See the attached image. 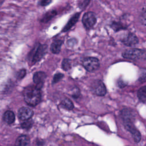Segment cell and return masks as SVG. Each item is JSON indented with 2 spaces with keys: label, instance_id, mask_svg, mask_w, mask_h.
I'll return each instance as SVG.
<instances>
[{
  "label": "cell",
  "instance_id": "12",
  "mask_svg": "<svg viewBox=\"0 0 146 146\" xmlns=\"http://www.w3.org/2000/svg\"><path fill=\"white\" fill-rule=\"evenodd\" d=\"M79 15H80V13H76L75 15H74L71 19L69 20V21L68 22V23L66 24V25L65 26V27L63 28V31H66L67 30H68L70 29H71L78 21L79 18Z\"/></svg>",
  "mask_w": 146,
  "mask_h": 146
},
{
  "label": "cell",
  "instance_id": "8",
  "mask_svg": "<svg viewBox=\"0 0 146 146\" xmlns=\"http://www.w3.org/2000/svg\"><path fill=\"white\" fill-rule=\"evenodd\" d=\"M33 111L26 107H23L19 108L18 111V116L21 120H28L33 115Z\"/></svg>",
  "mask_w": 146,
  "mask_h": 146
},
{
  "label": "cell",
  "instance_id": "1",
  "mask_svg": "<svg viewBox=\"0 0 146 146\" xmlns=\"http://www.w3.org/2000/svg\"><path fill=\"white\" fill-rule=\"evenodd\" d=\"M23 98L25 102L30 106L37 105L41 99L40 88L36 86H31L25 88L23 92Z\"/></svg>",
  "mask_w": 146,
  "mask_h": 146
},
{
  "label": "cell",
  "instance_id": "2",
  "mask_svg": "<svg viewBox=\"0 0 146 146\" xmlns=\"http://www.w3.org/2000/svg\"><path fill=\"white\" fill-rule=\"evenodd\" d=\"M145 54V52L139 48H131L124 51L122 56L126 59L131 60H137L141 58Z\"/></svg>",
  "mask_w": 146,
  "mask_h": 146
},
{
  "label": "cell",
  "instance_id": "4",
  "mask_svg": "<svg viewBox=\"0 0 146 146\" xmlns=\"http://www.w3.org/2000/svg\"><path fill=\"white\" fill-rule=\"evenodd\" d=\"M46 46L40 44L33 50V52L31 54V58L32 64L38 62L43 56L46 53Z\"/></svg>",
  "mask_w": 146,
  "mask_h": 146
},
{
  "label": "cell",
  "instance_id": "21",
  "mask_svg": "<svg viewBox=\"0 0 146 146\" xmlns=\"http://www.w3.org/2000/svg\"><path fill=\"white\" fill-rule=\"evenodd\" d=\"M63 77V75L61 73H58L54 75V78H53V83H57L58 82H59L62 78Z\"/></svg>",
  "mask_w": 146,
  "mask_h": 146
},
{
  "label": "cell",
  "instance_id": "18",
  "mask_svg": "<svg viewBox=\"0 0 146 146\" xmlns=\"http://www.w3.org/2000/svg\"><path fill=\"white\" fill-rule=\"evenodd\" d=\"M139 21L142 25L146 26V8L141 11L139 16Z\"/></svg>",
  "mask_w": 146,
  "mask_h": 146
},
{
  "label": "cell",
  "instance_id": "5",
  "mask_svg": "<svg viewBox=\"0 0 146 146\" xmlns=\"http://www.w3.org/2000/svg\"><path fill=\"white\" fill-rule=\"evenodd\" d=\"M91 91L98 96H104L106 95L107 90L104 83L99 80H96L91 85Z\"/></svg>",
  "mask_w": 146,
  "mask_h": 146
},
{
  "label": "cell",
  "instance_id": "19",
  "mask_svg": "<svg viewBox=\"0 0 146 146\" xmlns=\"http://www.w3.org/2000/svg\"><path fill=\"white\" fill-rule=\"evenodd\" d=\"M62 68L65 71H67L71 68V62L68 59H65L62 62Z\"/></svg>",
  "mask_w": 146,
  "mask_h": 146
},
{
  "label": "cell",
  "instance_id": "23",
  "mask_svg": "<svg viewBox=\"0 0 146 146\" xmlns=\"http://www.w3.org/2000/svg\"><path fill=\"white\" fill-rule=\"evenodd\" d=\"M25 74H26V70H21L18 73V75H17L18 76H17V77H18V79H21L23 78L25 76Z\"/></svg>",
  "mask_w": 146,
  "mask_h": 146
},
{
  "label": "cell",
  "instance_id": "9",
  "mask_svg": "<svg viewBox=\"0 0 146 146\" xmlns=\"http://www.w3.org/2000/svg\"><path fill=\"white\" fill-rule=\"evenodd\" d=\"M46 76V74L43 72L39 71L34 74L33 76V81L38 88L40 89L41 88L44 83Z\"/></svg>",
  "mask_w": 146,
  "mask_h": 146
},
{
  "label": "cell",
  "instance_id": "15",
  "mask_svg": "<svg viewBox=\"0 0 146 146\" xmlns=\"http://www.w3.org/2000/svg\"><path fill=\"white\" fill-rule=\"evenodd\" d=\"M60 107L67 109L68 110H71L74 108V104L71 100L68 98H65L64 100L62 101L60 104Z\"/></svg>",
  "mask_w": 146,
  "mask_h": 146
},
{
  "label": "cell",
  "instance_id": "14",
  "mask_svg": "<svg viewBox=\"0 0 146 146\" xmlns=\"http://www.w3.org/2000/svg\"><path fill=\"white\" fill-rule=\"evenodd\" d=\"M121 116L123 120H132L134 119V114L132 111L128 109H124L121 111Z\"/></svg>",
  "mask_w": 146,
  "mask_h": 146
},
{
  "label": "cell",
  "instance_id": "11",
  "mask_svg": "<svg viewBox=\"0 0 146 146\" xmlns=\"http://www.w3.org/2000/svg\"><path fill=\"white\" fill-rule=\"evenodd\" d=\"M3 120L6 123L11 124L15 121V115L12 111H7L3 115Z\"/></svg>",
  "mask_w": 146,
  "mask_h": 146
},
{
  "label": "cell",
  "instance_id": "22",
  "mask_svg": "<svg viewBox=\"0 0 146 146\" xmlns=\"http://www.w3.org/2000/svg\"><path fill=\"white\" fill-rule=\"evenodd\" d=\"M32 124H33V123H32L31 121H26L21 124V127L23 128H29L31 127Z\"/></svg>",
  "mask_w": 146,
  "mask_h": 146
},
{
  "label": "cell",
  "instance_id": "20",
  "mask_svg": "<svg viewBox=\"0 0 146 146\" xmlns=\"http://www.w3.org/2000/svg\"><path fill=\"white\" fill-rule=\"evenodd\" d=\"M132 136L133 137V139L134 140V141L136 143H138L141 140V134L140 133V132L137 130L135 132H134L132 134Z\"/></svg>",
  "mask_w": 146,
  "mask_h": 146
},
{
  "label": "cell",
  "instance_id": "24",
  "mask_svg": "<svg viewBox=\"0 0 146 146\" xmlns=\"http://www.w3.org/2000/svg\"><path fill=\"white\" fill-rule=\"evenodd\" d=\"M52 0H41L40 1V5L42 6H45L48 5L51 3Z\"/></svg>",
  "mask_w": 146,
  "mask_h": 146
},
{
  "label": "cell",
  "instance_id": "6",
  "mask_svg": "<svg viewBox=\"0 0 146 146\" xmlns=\"http://www.w3.org/2000/svg\"><path fill=\"white\" fill-rule=\"evenodd\" d=\"M96 22V18L92 12H88L83 15L82 22L86 29H90L94 26Z\"/></svg>",
  "mask_w": 146,
  "mask_h": 146
},
{
  "label": "cell",
  "instance_id": "10",
  "mask_svg": "<svg viewBox=\"0 0 146 146\" xmlns=\"http://www.w3.org/2000/svg\"><path fill=\"white\" fill-rule=\"evenodd\" d=\"M30 140L29 137L26 135L19 136L15 141V146H29Z\"/></svg>",
  "mask_w": 146,
  "mask_h": 146
},
{
  "label": "cell",
  "instance_id": "13",
  "mask_svg": "<svg viewBox=\"0 0 146 146\" xmlns=\"http://www.w3.org/2000/svg\"><path fill=\"white\" fill-rule=\"evenodd\" d=\"M63 41L60 39L55 40L51 46V50L52 53L58 54L60 52Z\"/></svg>",
  "mask_w": 146,
  "mask_h": 146
},
{
  "label": "cell",
  "instance_id": "7",
  "mask_svg": "<svg viewBox=\"0 0 146 146\" xmlns=\"http://www.w3.org/2000/svg\"><path fill=\"white\" fill-rule=\"evenodd\" d=\"M121 42L127 46H133L137 44L139 42L137 37L133 33H128L125 34L121 39Z\"/></svg>",
  "mask_w": 146,
  "mask_h": 146
},
{
  "label": "cell",
  "instance_id": "16",
  "mask_svg": "<svg viewBox=\"0 0 146 146\" xmlns=\"http://www.w3.org/2000/svg\"><path fill=\"white\" fill-rule=\"evenodd\" d=\"M137 96L141 102H146V86H143L139 88L137 91Z\"/></svg>",
  "mask_w": 146,
  "mask_h": 146
},
{
  "label": "cell",
  "instance_id": "3",
  "mask_svg": "<svg viewBox=\"0 0 146 146\" xmlns=\"http://www.w3.org/2000/svg\"><path fill=\"white\" fill-rule=\"evenodd\" d=\"M82 65L88 71H94L99 67V60L94 57H88L82 61Z\"/></svg>",
  "mask_w": 146,
  "mask_h": 146
},
{
  "label": "cell",
  "instance_id": "25",
  "mask_svg": "<svg viewBox=\"0 0 146 146\" xmlns=\"http://www.w3.org/2000/svg\"><path fill=\"white\" fill-rule=\"evenodd\" d=\"M118 83H119V86H120V87H121V88L124 87L126 85V84L122 80H120Z\"/></svg>",
  "mask_w": 146,
  "mask_h": 146
},
{
  "label": "cell",
  "instance_id": "17",
  "mask_svg": "<svg viewBox=\"0 0 146 146\" xmlns=\"http://www.w3.org/2000/svg\"><path fill=\"white\" fill-rule=\"evenodd\" d=\"M139 81L140 83H144L146 82V68H141L140 69Z\"/></svg>",
  "mask_w": 146,
  "mask_h": 146
}]
</instances>
